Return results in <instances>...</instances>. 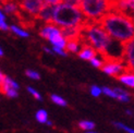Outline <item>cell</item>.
<instances>
[{
  "mask_svg": "<svg viewBox=\"0 0 134 133\" xmlns=\"http://www.w3.org/2000/svg\"><path fill=\"white\" fill-rule=\"evenodd\" d=\"M27 92H29L30 94H31L33 97H34L35 99H37V101H42V99H43L41 93H39L38 91H36L34 87H32V86H29V87H27Z\"/></svg>",
  "mask_w": 134,
  "mask_h": 133,
  "instance_id": "obj_24",
  "label": "cell"
},
{
  "mask_svg": "<svg viewBox=\"0 0 134 133\" xmlns=\"http://www.w3.org/2000/svg\"><path fill=\"white\" fill-rule=\"evenodd\" d=\"M111 11H117L134 22V0H112Z\"/></svg>",
  "mask_w": 134,
  "mask_h": 133,
  "instance_id": "obj_7",
  "label": "cell"
},
{
  "mask_svg": "<svg viewBox=\"0 0 134 133\" xmlns=\"http://www.w3.org/2000/svg\"><path fill=\"white\" fill-rule=\"evenodd\" d=\"M97 54H98V51L95 48H94L93 46L83 43L82 48H81V50L79 51L77 55H79V57L81 58V59H83V60L91 61V59H93L95 56H97Z\"/></svg>",
  "mask_w": 134,
  "mask_h": 133,
  "instance_id": "obj_10",
  "label": "cell"
},
{
  "mask_svg": "<svg viewBox=\"0 0 134 133\" xmlns=\"http://www.w3.org/2000/svg\"><path fill=\"white\" fill-rule=\"evenodd\" d=\"M46 3H52V4H59V3H62L63 0H44Z\"/></svg>",
  "mask_w": 134,
  "mask_h": 133,
  "instance_id": "obj_27",
  "label": "cell"
},
{
  "mask_svg": "<svg viewBox=\"0 0 134 133\" xmlns=\"http://www.w3.org/2000/svg\"><path fill=\"white\" fill-rule=\"evenodd\" d=\"M50 99L56 105H58V106H61V107H64V106H66V101H65V99L63 97H61V96L57 95V94H52L50 96Z\"/></svg>",
  "mask_w": 134,
  "mask_h": 133,
  "instance_id": "obj_18",
  "label": "cell"
},
{
  "mask_svg": "<svg viewBox=\"0 0 134 133\" xmlns=\"http://www.w3.org/2000/svg\"><path fill=\"white\" fill-rule=\"evenodd\" d=\"M63 3L80 7V3H81V0H63Z\"/></svg>",
  "mask_w": 134,
  "mask_h": 133,
  "instance_id": "obj_26",
  "label": "cell"
},
{
  "mask_svg": "<svg viewBox=\"0 0 134 133\" xmlns=\"http://www.w3.org/2000/svg\"><path fill=\"white\" fill-rule=\"evenodd\" d=\"M56 7H57V4L45 3V5L43 7V9L41 10V12L38 13L37 20H38V21L44 22V24L45 23H52Z\"/></svg>",
  "mask_w": 134,
  "mask_h": 133,
  "instance_id": "obj_9",
  "label": "cell"
},
{
  "mask_svg": "<svg viewBox=\"0 0 134 133\" xmlns=\"http://www.w3.org/2000/svg\"><path fill=\"white\" fill-rule=\"evenodd\" d=\"M118 80L122 84L126 85L130 88H134V71L132 70H126L123 72L121 75L118 76Z\"/></svg>",
  "mask_w": 134,
  "mask_h": 133,
  "instance_id": "obj_11",
  "label": "cell"
},
{
  "mask_svg": "<svg viewBox=\"0 0 134 133\" xmlns=\"http://www.w3.org/2000/svg\"><path fill=\"white\" fill-rule=\"evenodd\" d=\"M52 50L55 52V55L61 56V57H66L68 56V51L64 48H60V47H56V46H52Z\"/></svg>",
  "mask_w": 134,
  "mask_h": 133,
  "instance_id": "obj_25",
  "label": "cell"
},
{
  "mask_svg": "<svg viewBox=\"0 0 134 133\" xmlns=\"http://www.w3.org/2000/svg\"><path fill=\"white\" fill-rule=\"evenodd\" d=\"M85 133H98V132H95V131L91 130V131H85Z\"/></svg>",
  "mask_w": 134,
  "mask_h": 133,
  "instance_id": "obj_32",
  "label": "cell"
},
{
  "mask_svg": "<svg viewBox=\"0 0 134 133\" xmlns=\"http://www.w3.org/2000/svg\"><path fill=\"white\" fill-rule=\"evenodd\" d=\"M0 88H1V93L4 96L9 98H16L19 95L18 91L20 86L14 80H12L1 72L0 73Z\"/></svg>",
  "mask_w": 134,
  "mask_h": 133,
  "instance_id": "obj_4",
  "label": "cell"
},
{
  "mask_svg": "<svg viewBox=\"0 0 134 133\" xmlns=\"http://www.w3.org/2000/svg\"><path fill=\"white\" fill-rule=\"evenodd\" d=\"M44 51H46V52H48V54H50V55H55V52H53L52 48L50 49V48H48V47H44Z\"/></svg>",
  "mask_w": 134,
  "mask_h": 133,
  "instance_id": "obj_28",
  "label": "cell"
},
{
  "mask_svg": "<svg viewBox=\"0 0 134 133\" xmlns=\"http://www.w3.org/2000/svg\"><path fill=\"white\" fill-rule=\"evenodd\" d=\"M79 127L80 129H82L84 131H91V130H94V128H95V123L90 120H82L79 122Z\"/></svg>",
  "mask_w": 134,
  "mask_h": 133,
  "instance_id": "obj_17",
  "label": "cell"
},
{
  "mask_svg": "<svg viewBox=\"0 0 134 133\" xmlns=\"http://www.w3.org/2000/svg\"><path fill=\"white\" fill-rule=\"evenodd\" d=\"M0 29L2 31L7 32V31H10V26L7 24V21H5V13L3 11H1L0 13Z\"/></svg>",
  "mask_w": 134,
  "mask_h": 133,
  "instance_id": "obj_19",
  "label": "cell"
},
{
  "mask_svg": "<svg viewBox=\"0 0 134 133\" xmlns=\"http://www.w3.org/2000/svg\"><path fill=\"white\" fill-rule=\"evenodd\" d=\"M16 2L22 11L37 19L38 13L45 5L44 0H16Z\"/></svg>",
  "mask_w": 134,
  "mask_h": 133,
  "instance_id": "obj_5",
  "label": "cell"
},
{
  "mask_svg": "<svg viewBox=\"0 0 134 133\" xmlns=\"http://www.w3.org/2000/svg\"><path fill=\"white\" fill-rule=\"evenodd\" d=\"M115 92L117 94V99L120 102H123V103H128L130 102L131 99V95L128 91H125L123 88H120V87H116L115 88Z\"/></svg>",
  "mask_w": 134,
  "mask_h": 133,
  "instance_id": "obj_13",
  "label": "cell"
},
{
  "mask_svg": "<svg viewBox=\"0 0 134 133\" xmlns=\"http://www.w3.org/2000/svg\"><path fill=\"white\" fill-rule=\"evenodd\" d=\"M90 93L93 97H99L103 94V88L99 87L97 85H92L91 88H90Z\"/></svg>",
  "mask_w": 134,
  "mask_h": 133,
  "instance_id": "obj_20",
  "label": "cell"
},
{
  "mask_svg": "<svg viewBox=\"0 0 134 133\" xmlns=\"http://www.w3.org/2000/svg\"><path fill=\"white\" fill-rule=\"evenodd\" d=\"M102 70L104 73H106V74H108L110 76L118 77L123 72L128 70V68H126L123 60H111V59H109V60H106Z\"/></svg>",
  "mask_w": 134,
  "mask_h": 133,
  "instance_id": "obj_6",
  "label": "cell"
},
{
  "mask_svg": "<svg viewBox=\"0 0 134 133\" xmlns=\"http://www.w3.org/2000/svg\"><path fill=\"white\" fill-rule=\"evenodd\" d=\"M47 125H49V127H51V125H52V122H51L50 120H48V121H47Z\"/></svg>",
  "mask_w": 134,
  "mask_h": 133,
  "instance_id": "obj_31",
  "label": "cell"
},
{
  "mask_svg": "<svg viewBox=\"0 0 134 133\" xmlns=\"http://www.w3.org/2000/svg\"><path fill=\"white\" fill-rule=\"evenodd\" d=\"M113 125H115L116 128L120 129V130H123L126 133H134V129L128 127V125H125V124H123L121 122H113Z\"/></svg>",
  "mask_w": 134,
  "mask_h": 133,
  "instance_id": "obj_21",
  "label": "cell"
},
{
  "mask_svg": "<svg viewBox=\"0 0 134 133\" xmlns=\"http://www.w3.org/2000/svg\"><path fill=\"white\" fill-rule=\"evenodd\" d=\"M88 20L76 5L59 3L56 7L53 21L59 27H82Z\"/></svg>",
  "mask_w": 134,
  "mask_h": 133,
  "instance_id": "obj_2",
  "label": "cell"
},
{
  "mask_svg": "<svg viewBox=\"0 0 134 133\" xmlns=\"http://www.w3.org/2000/svg\"><path fill=\"white\" fill-rule=\"evenodd\" d=\"M106 32L115 39L126 43L134 37V22L117 11H109L99 21Z\"/></svg>",
  "mask_w": 134,
  "mask_h": 133,
  "instance_id": "obj_1",
  "label": "cell"
},
{
  "mask_svg": "<svg viewBox=\"0 0 134 133\" xmlns=\"http://www.w3.org/2000/svg\"><path fill=\"white\" fill-rule=\"evenodd\" d=\"M103 94L109 96L113 99H117V94L115 92V88H110L108 86H105V87H103Z\"/></svg>",
  "mask_w": 134,
  "mask_h": 133,
  "instance_id": "obj_22",
  "label": "cell"
},
{
  "mask_svg": "<svg viewBox=\"0 0 134 133\" xmlns=\"http://www.w3.org/2000/svg\"><path fill=\"white\" fill-rule=\"evenodd\" d=\"M106 62V59L104 58L103 55H100L99 52L97 54V56H95L93 59H91V64L93 66H95V68H98V69H102L103 65L105 64Z\"/></svg>",
  "mask_w": 134,
  "mask_h": 133,
  "instance_id": "obj_14",
  "label": "cell"
},
{
  "mask_svg": "<svg viewBox=\"0 0 134 133\" xmlns=\"http://www.w3.org/2000/svg\"><path fill=\"white\" fill-rule=\"evenodd\" d=\"M35 118L39 123H47V121H48V114H47L45 109H39L38 111H36Z\"/></svg>",
  "mask_w": 134,
  "mask_h": 133,
  "instance_id": "obj_16",
  "label": "cell"
},
{
  "mask_svg": "<svg viewBox=\"0 0 134 133\" xmlns=\"http://www.w3.org/2000/svg\"><path fill=\"white\" fill-rule=\"evenodd\" d=\"M83 42L81 38H74V39H69L66 43V51L70 54H79V51L82 48Z\"/></svg>",
  "mask_w": 134,
  "mask_h": 133,
  "instance_id": "obj_12",
  "label": "cell"
},
{
  "mask_svg": "<svg viewBox=\"0 0 134 133\" xmlns=\"http://www.w3.org/2000/svg\"><path fill=\"white\" fill-rule=\"evenodd\" d=\"M123 61L128 70L134 71V37L124 44Z\"/></svg>",
  "mask_w": 134,
  "mask_h": 133,
  "instance_id": "obj_8",
  "label": "cell"
},
{
  "mask_svg": "<svg viewBox=\"0 0 134 133\" xmlns=\"http://www.w3.org/2000/svg\"><path fill=\"white\" fill-rule=\"evenodd\" d=\"M81 39L84 44L93 46L99 54H102L111 41V36L99 22L87 21L81 27Z\"/></svg>",
  "mask_w": 134,
  "mask_h": 133,
  "instance_id": "obj_3",
  "label": "cell"
},
{
  "mask_svg": "<svg viewBox=\"0 0 134 133\" xmlns=\"http://www.w3.org/2000/svg\"><path fill=\"white\" fill-rule=\"evenodd\" d=\"M25 75L27 77H30L31 80H39V79H41V75H39V73L37 71L31 70V69L25 71Z\"/></svg>",
  "mask_w": 134,
  "mask_h": 133,
  "instance_id": "obj_23",
  "label": "cell"
},
{
  "mask_svg": "<svg viewBox=\"0 0 134 133\" xmlns=\"http://www.w3.org/2000/svg\"><path fill=\"white\" fill-rule=\"evenodd\" d=\"M125 112H126V115H129V116H131V115H132V114H133V112H132V111H131V110H126V111H125Z\"/></svg>",
  "mask_w": 134,
  "mask_h": 133,
  "instance_id": "obj_30",
  "label": "cell"
},
{
  "mask_svg": "<svg viewBox=\"0 0 134 133\" xmlns=\"http://www.w3.org/2000/svg\"><path fill=\"white\" fill-rule=\"evenodd\" d=\"M3 55H4V52H3V49L1 48L0 49V57H3Z\"/></svg>",
  "mask_w": 134,
  "mask_h": 133,
  "instance_id": "obj_29",
  "label": "cell"
},
{
  "mask_svg": "<svg viewBox=\"0 0 134 133\" xmlns=\"http://www.w3.org/2000/svg\"><path fill=\"white\" fill-rule=\"evenodd\" d=\"M10 31L13 33V34H15L16 36L21 37V38H27L30 36V34L25 30H23L22 27H19V26H16V25H11Z\"/></svg>",
  "mask_w": 134,
  "mask_h": 133,
  "instance_id": "obj_15",
  "label": "cell"
}]
</instances>
